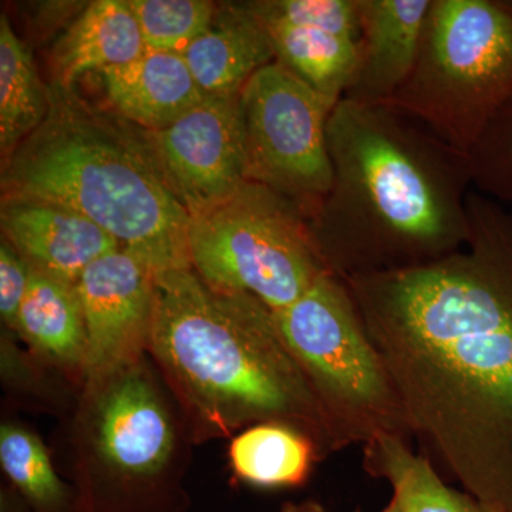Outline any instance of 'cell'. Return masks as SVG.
I'll return each instance as SVG.
<instances>
[{"label":"cell","mask_w":512,"mask_h":512,"mask_svg":"<svg viewBox=\"0 0 512 512\" xmlns=\"http://www.w3.org/2000/svg\"><path fill=\"white\" fill-rule=\"evenodd\" d=\"M183 56L205 97L238 96L258 70L275 62L268 32L245 2L221 5Z\"/></svg>","instance_id":"15"},{"label":"cell","mask_w":512,"mask_h":512,"mask_svg":"<svg viewBox=\"0 0 512 512\" xmlns=\"http://www.w3.org/2000/svg\"><path fill=\"white\" fill-rule=\"evenodd\" d=\"M16 330L50 359L63 365H84L86 320L76 285L32 269Z\"/></svg>","instance_id":"18"},{"label":"cell","mask_w":512,"mask_h":512,"mask_svg":"<svg viewBox=\"0 0 512 512\" xmlns=\"http://www.w3.org/2000/svg\"><path fill=\"white\" fill-rule=\"evenodd\" d=\"M86 320L84 370L103 382L134 365L150 345L156 274L120 248L90 265L76 284Z\"/></svg>","instance_id":"10"},{"label":"cell","mask_w":512,"mask_h":512,"mask_svg":"<svg viewBox=\"0 0 512 512\" xmlns=\"http://www.w3.org/2000/svg\"><path fill=\"white\" fill-rule=\"evenodd\" d=\"M274 318L342 448L384 436L412 441L399 394L343 279L320 276Z\"/></svg>","instance_id":"6"},{"label":"cell","mask_w":512,"mask_h":512,"mask_svg":"<svg viewBox=\"0 0 512 512\" xmlns=\"http://www.w3.org/2000/svg\"><path fill=\"white\" fill-rule=\"evenodd\" d=\"M239 94L205 97L171 126L148 131L165 177L190 217L227 200L249 181Z\"/></svg>","instance_id":"9"},{"label":"cell","mask_w":512,"mask_h":512,"mask_svg":"<svg viewBox=\"0 0 512 512\" xmlns=\"http://www.w3.org/2000/svg\"><path fill=\"white\" fill-rule=\"evenodd\" d=\"M100 74L113 110L150 133L171 126L205 99L180 53L147 50Z\"/></svg>","instance_id":"14"},{"label":"cell","mask_w":512,"mask_h":512,"mask_svg":"<svg viewBox=\"0 0 512 512\" xmlns=\"http://www.w3.org/2000/svg\"><path fill=\"white\" fill-rule=\"evenodd\" d=\"M147 50L180 53L205 32L220 6L208 0H128Z\"/></svg>","instance_id":"23"},{"label":"cell","mask_w":512,"mask_h":512,"mask_svg":"<svg viewBox=\"0 0 512 512\" xmlns=\"http://www.w3.org/2000/svg\"><path fill=\"white\" fill-rule=\"evenodd\" d=\"M229 456L238 477L268 488L305 483L320 458L308 437L279 423L249 427L232 441Z\"/></svg>","instance_id":"21"},{"label":"cell","mask_w":512,"mask_h":512,"mask_svg":"<svg viewBox=\"0 0 512 512\" xmlns=\"http://www.w3.org/2000/svg\"><path fill=\"white\" fill-rule=\"evenodd\" d=\"M279 512H326V510L322 505L316 503V501H303V503L285 504ZM379 512H400V508L392 498L390 503Z\"/></svg>","instance_id":"27"},{"label":"cell","mask_w":512,"mask_h":512,"mask_svg":"<svg viewBox=\"0 0 512 512\" xmlns=\"http://www.w3.org/2000/svg\"><path fill=\"white\" fill-rule=\"evenodd\" d=\"M468 158L473 190L512 214V103L485 128Z\"/></svg>","instance_id":"24"},{"label":"cell","mask_w":512,"mask_h":512,"mask_svg":"<svg viewBox=\"0 0 512 512\" xmlns=\"http://www.w3.org/2000/svg\"><path fill=\"white\" fill-rule=\"evenodd\" d=\"M239 100L249 181L278 192L311 221L332 187L326 133L336 104L278 62L258 70Z\"/></svg>","instance_id":"8"},{"label":"cell","mask_w":512,"mask_h":512,"mask_svg":"<svg viewBox=\"0 0 512 512\" xmlns=\"http://www.w3.org/2000/svg\"><path fill=\"white\" fill-rule=\"evenodd\" d=\"M326 134L332 187L309 222L333 275L402 271L466 247L467 154L390 104L342 99Z\"/></svg>","instance_id":"2"},{"label":"cell","mask_w":512,"mask_h":512,"mask_svg":"<svg viewBox=\"0 0 512 512\" xmlns=\"http://www.w3.org/2000/svg\"><path fill=\"white\" fill-rule=\"evenodd\" d=\"M0 227L30 269L72 285L97 259L121 248L73 208L26 195H2Z\"/></svg>","instance_id":"12"},{"label":"cell","mask_w":512,"mask_h":512,"mask_svg":"<svg viewBox=\"0 0 512 512\" xmlns=\"http://www.w3.org/2000/svg\"><path fill=\"white\" fill-rule=\"evenodd\" d=\"M50 110L2 164L3 195L73 208L154 274L190 268L185 210L148 131L52 83Z\"/></svg>","instance_id":"4"},{"label":"cell","mask_w":512,"mask_h":512,"mask_svg":"<svg viewBox=\"0 0 512 512\" xmlns=\"http://www.w3.org/2000/svg\"><path fill=\"white\" fill-rule=\"evenodd\" d=\"M363 470L392 487L400 512H487L471 495L448 487L439 468L414 453L412 441L384 436L363 446Z\"/></svg>","instance_id":"17"},{"label":"cell","mask_w":512,"mask_h":512,"mask_svg":"<svg viewBox=\"0 0 512 512\" xmlns=\"http://www.w3.org/2000/svg\"><path fill=\"white\" fill-rule=\"evenodd\" d=\"M32 269L15 248L2 237L0 245V315L9 328L16 329L20 306L25 299Z\"/></svg>","instance_id":"26"},{"label":"cell","mask_w":512,"mask_h":512,"mask_svg":"<svg viewBox=\"0 0 512 512\" xmlns=\"http://www.w3.org/2000/svg\"><path fill=\"white\" fill-rule=\"evenodd\" d=\"M147 52L128 0L89 3L53 49V84L74 89L83 74L134 62Z\"/></svg>","instance_id":"16"},{"label":"cell","mask_w":512,"mask_h":512,"mask_svg":"<svg viewBox=\"0 0 512 512\" xmlns=\"http://www.w3.org/2000/svg\"><path fill=\"white\" fill-rule=\"evenodd\" d=\"M188 248L192 269L208 285L249 293L272 312L288 308L330 272L308 218L254 181L191 217Z\"/></svg>","instance_id":"7"},{"label":"cell","mask_w":512,"mask_h":512,"mask_svg":"<svg viewBox=\"0 0 512 512\" xmlns=\"http://www.w3.org/2000/svg\"><path fill=\"white\" fill-rule=\"evenodd\" d=\"M245 3L262 23L308 26L360 40L359 0H258Z\"/></svg>","instance_id":"25"},{"label":"cell","mask_w":512,"mask_h":512,"mask_svg":"<svg viewBox=\"0 0 512 512\" xmlns=\"http://www.w3.org/2000/svg\"><path fill=\"white\" fill-rule=\"evenodd\" d=\"M466 247L343 279L417 437L487 512H512V214L471 190Z\"/></svg>","instance_id":"1"},{"label":"cell","mask_w":512,"mask_h":512,"mask_svg":"<svg viewBox=\"0 0 512 512\" xmlns=\"http://www.w3.org/2000/svg\"><path fill=\"white\" fill-rule=\"evenodd\" d=\"M50 110V87L37 73L32 52L8 16H0V153L2 164L42 126Z\"/></svg>","instance_id":"20"},{"label":"cell","mask_w":512,"mask_h":512,"mask_svg":"<svg viewBox=\"0 0 512 512\" xmlns=\"http://www.w3.org/2000/svg\"><path fill=\"white\" fill-rule=\"evenodd\" d=\"M433 0H359V55L343 99L387 104L419 59Z\"/></svg>","instance_id":"13"},{"label":"cell","mask_w":512,"mask_h":512,"mask_svg":"<svg viewBox=\"0 0 512 512\" xmlns=\"http://www.w3.org/2000/svg\"><path fill=\"white\" fill-rule=\"evenodd\" d=\"M97 403L94 440L121 477L150 478L174 451V427L160 393L136 363L110 376Z\"/></svg>","instance_id":"11"},{"label":"cell","mask_w":512,"mask_h":512,"mask_svg":"<svg viewBox=\"0 0 512 512\" xmlns=\"http://www.w3.org/2000/svg\"><path fill=\"white\" fill-rule=\"evenodd\" d=\"M148 346L211 423L285 424L320 458L343 450L274 312L255 296L214 288L192 266L158 272Z\"/></svg>","instance_id":"3"},{"label":"cell","mask_w":512,"mask_h":512,"mask_svg":"<svg viewBox=\"0 0 512 512\" xmlns=\"http://www.w3.org/2000/svg\"><path fill=\"white\" fill-rule=\"evenodd\" d=\"M0 463L32 512H73L69 493L42 441L22 427L0 430Z\"/></svg>","instance_id":"22"},{"label":"cell","mask_w":512,"mask_h":512,"mask_svg":"<svg viewBox=\"0 0 512 512\" xmlns=\"http://www.w3.org/2000/svg\"><path fill=\"white\" fill-rule=\"evenodd\" d=\"M512 103V0H433L412 76L389 101L470 153Z\"/></svg>","instance_id":"5"},{"label":"cell","mask_w":512,"mask_h":512,"mask_svg":"<svg viewBox=\"0 0 512 512\" xmlns=\"http://www.w3.org/2000/svg\"><path fill=\"white\" fill-rule=\"evenodd\" d=\"M262 25L271 39L275 62L330 103L338 104L345 97L356 70L359 40L308 26Z\"/></svg>","instance_id":"19"}]
</instances>
